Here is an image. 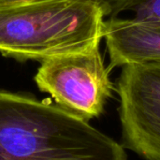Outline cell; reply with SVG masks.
Instances as JSON below:
<instances>
[{"label": "cell", "mask_w": 160, "mask_h": 160, "mask_svg": "<svg viewBox=\"0 0 160 160\" xmlns=\"http://www.w3.org/2000/svg\"><path fill=\"white\" fill-rule=\"evenodd\" d=\"M103 38L110 56V70L160 62V24L135 17H110L104 22Z\"/></svg>", "instance_id": "obj_5"}, {"label": "cell", "mask_w": 160, "mask_h": 160, "mask_svg": "<svg viewBox=\"0 0 160 160\" xmlns=\"http://www.w3.org/2000/svg\"><path fill=\"white\" fill-rule=\"evenodd\" d=\"M115 90L123 146L160 160V62L123 67Z\"/></svg>", "instance_id": "obj_4"}, {"label": "cell", "mask_w": 160, "mask_h": 160, "mask_svg": "<svg viewBox=\"0 0 160 160\" xmlns=\"http://www.w3.org/2000/svg\"><path fill=\"white\" fill-rule=\"evenodd\" d=\"M128 11L137 19L160 24V0H135Z\"/></svg>", "instance_id": "obj_6"}, {"label": "cell", "mask_w": 160, "mask_h": 160, "mask_svg": "<svg viewBox=\"0 0 160 160\" xmlns=\"http://www.w3.org/2000/svg\"><path fill=\"white\" fill-rule=\"evenodd\" d=\"M0 160H128L126 148L51 99L0 89Z\"/></svg>", "instance_id": "obj_1"}, {"label": "cell", "mask_w": 160, "mask_h": 160, "mask_svg": "<svg viewBox=\"0 0 160 160\" xmlns=\"http://www.w3.org/2000/svg\"><path fill=\"white\" fill-rule=\"evenodd\" d=\"M105 7L99 0L0 3V52L20 61L81 52L100 44Z\"/></svg>", "instance_id": "obj_2"}, {"label": "cell", "mask_w": 160, "mask_h": 160, "mask_svg": "<svg viewBox=\"0 0 160 160\" xmlns=\"http://www.w3.org/2000/svg\"><path fill=\"white\" fill-rule=\"evenodd\" d=\"M11 1H18V0H0V3L11 2ZM99 1L105 7L107 17L110 18V17L118 16L120 13L124 11H128L135 0H99Z\"/></svg>", "instance_id": "obj_7"}, {"label": "cell", "mask_w": 160, "mask_h": 160, "mask_svg": "<svg viewBox=\"0 0 160 160\" xmlns=\"http://www.w3.org/2000/svg\"><path fill=\"white\" fill-rule=\"evenodd\" d=\"M99 47L44 59L35 76L41 92L49 94L63 110L87 122L103 113L115 90Z\"/></svg>", "instance_id": "obj_3"}]
</instances>
